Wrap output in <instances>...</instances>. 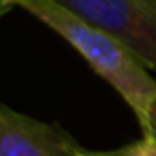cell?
<instances>
[{"mask_svg": "<svg viewBox=\"0 0 156 156\" xmlns=\"http://www.w3.org/2000/svg\"><path fill=\"white\" fill-rule=\"evenodd\" d=\"M17 7L32 13L47 28L58 32L79 56L101 75L133 109L139 128L147 118V107L156 96V79L147 73L150 69L115 37L103 28L81 20L71 9L56 0H17Z\"/></svg>", "mask_w": 156, "mask_h": 156, "instance_id": "cell-1", "label": "cell"}, {"mask_svg": "<svg viewBox=\"0 0 156 156\" xmlns=\"http://www.w3.org/2000/svg\"><path fill=\"white\" fill-rule=\"evenodd\" d=\"M103 28L156 73V0H56Z\"/></svg>", "mask_w": 156, "mask_h": 156, "instance_id": "cell-2", "label": "cell"}, {"mask_svg": "<svg viewBox=\"0 0 156 156\" xmlns=\"http://www.w3.org/2000/svg\"><path fill=\"white\" fill-rule=\"evenodd\" d=\"M64 128L0 105V156H86Z\"/></svg>", "mask_w": 156, "mask_h": 156, "instance_id": "cell-3", "label": "cell"}, {"mask_svg": "<svg viewBox=\"0 0 156 156\" xmlns=\"http://www.w3.org/2000/svg\"><path fill=\"white\" fill-rule=\"evenodd\" d=\"M86 156H156V137L143 135L139 141L126 143L115 150H88Z\"/></svg>", "mask_w": 156, "mask_h": 156, "instance_id": "cell-4", "label": "cell"}, {"mask_svg": "<svg viewBox=\"0 0 156 156\" xmlns=\"http://www.w3.org/2000/svg\"><path fill=\"white\" fill-rule=\"evenodd\" d=\"M141 133L147 135V137H156V96L152 98V103L147 107V118H145V124H143Z\"/></svg>", "mask_w": 156, "mask_h": 156, "instance_id": "cell-5", "label": "cell"}, {"mask_svg": "<svg viewBox=\"0 0 156 156\" xmlns=\"http://www.w3.org/2000/svg\"><path fill=\"white\" fill-rule=\"evenodd\" d=\"M9 9H11V7H9V5L5 2V0H0V17H2V15H5V13H7Z\"/></svg>", "mask_w": 156, "mask_h": 156, "instance_id": "cell-6", "label": "cell"}, {"mask_svg": "<svg viewBox=\"0 0 156 156\" xmlns=\"http://www.w3.org/2000/svg\"><path fill=\"white\" fill-rule=\"evenodd\" d=\"M5 2H7L11 9H13V7H17V0H5Z\"/></svg>", "mask_w": 156, "mask_h": 156, "instance_id": "cell-7", "label": "cell"}]
</instances>
